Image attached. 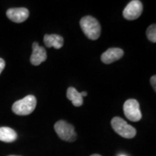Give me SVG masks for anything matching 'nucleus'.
Wrapping results in <instances>:
<instances>
[{"instance_id": "f257e3e1", "label": "nucleus", "mask_w": 156, "mask_h": 156, "mask_svg": "<svg viewBox=\"0 0 156 156\" xmlns=\"http://www.w3.org/2000/svg\"><path fill=\"white\" fill-rule=\"evenodd\" d=\"M80 25L84 34L90 40H97L101 34V26L98 21L90 15L83 17L80 21Z\"/></svg>"}, {"instance_id": "f03ea898", "label": "nucleus", "mask_w": 156, "mask_h": 156, "mask_svg": "<svg viewBox=\"0 0 156 156\" xmlns=\"http://www.w3.org/2000/svg\"><path fill=\"white\" fill-rule=\"evenodd\" d=\"M37 100L34 95H29L13 103L12 110L19 116H26L34 112L36 107Z\"/></svg>"}, {"instance_id": "7ed1b4c3", "label": "nucleus", "mask_w": 156, "mask_h": 156, "mask_svg": "<svg viewBox=\"0 0 156 156\" xmlns=\"http://www.w3.org/2000/svg\"><path fill=\"white\" fill-rule=\"evenodd\" d=\"M112 127L119 135L126 139H132L136 136V130L121 117L116 116L111 122Z\"/></svg>"}, {"instance_id": "20e7f679", "label": "nucleus", "mask_w": 156, "mask_h": 156, "mask_svg": "<svg viewBox=\"0 0 156 156\" xmlns=\"http://www.w3.org/2000/svg\"><path fill=\"white\" fill-rule=\"evenodd\" d=\"M54 129L60 139L67 142H74L77 140V134L73 124L64 120H59L54 124Z\"/></svg>"}, {"instance_id": "39448f33", "label": "nucleus", "mask_w": 156, "mask_h": 156, "mask_svg": "<svg viewBox=\"0 0 156 156\" xmlns=\"http://www.w3.org/2000/svg\"><path fill=\"white\" fill-rule=\"evenodd\" d=\"M123 110L125 116L132 122H139L142 119V115L140 104L135 99H129L126 101L123 106Z\"/></svg>"}, {"instance_id": "423d86ee", "label": "nucleus", "mask_w": 156, "mask_h": 156, "mask_svg": "<svg viewBox=\"0 0 156 156\" xmlns=\"http://www.w3.org/2000/svg\"><path fill=\"white\" fill-rule=\"evenodd\" d=\"M143 5L139 0H132L126 6L123 11V17L128 20L137 19L142 15Z\"/></svg>"}, {"instance_id": "0eeeda50", "label": "nucleus", "mask_w": 156, "mask_h": 156, "mask_svg": "<svg viewBox=\"0 0 156 156\" xmlns=\"http://www.w3.org/2000/svg\"><path fill=\"white\" fill-rule=\"evenodd\" d=\"M6 15L12 22L21 23L25 22L28 18L30 12L28 9L24 7H19V8H10L7 9Z\"/></svg>"}, {"instance_id": "6e6552de", "label": "nucleus", "mask_w": 156, "mask_h": 156, "mask_svg": "<svg viewBox=\"0 0 156 156\" xmlns=\"http://www.w3.org/2000/svg\"><path fill=\"white\" fill-rule=\"evenodd\" d=\"M33 53L30 56V63L34 66L40 65L47 58V53L44 47L39 46L38 43L34 42L32 46Z\"/></svg>"}, {"instance_id": "1a4fd4ad", "label": "nucleus", "mask_w": 156, "mask_h": 156, "mask_svg": "<svg viewBox=\"0 0 156 156\" xmlns=\"http://www.w3.org/2000/svg\"><path fill=\"white\" fill-rule=\"evenodd\" d=\"M124 56V51L119 48H110L102 54L101 59L103 63L106 64H112L118 61Z\"/></svg>"}, {"instance_id": "9d476101", "label": "nucleus", "mask_w": 156, "mask_h": 156, "mask_svg": "<svg viewBox=\"0 0 156 156\" xmlns=\"http://www.w3.org/2000/svg\"><path fill=\"white\" fill-rule=\"evenodd\" d=\"M44 42L46 47L59 49L64 45V38L57 34H46L44 37Z\"/></svg>"}, {"instance_id": "9b49d317", "label": "nucleus", "mask_w": 156, "mask_h": 156, "mask_svg": "<svg viewBox=\"0 0 156 156\" xmlns=\"http://www.w3.org/2000/svg\"><path fill=\"white\" fill-rule=\"evenodd\" d=\"M17 138L16 132L7 126L0 127V141L4 142H12Z\"/></svg>"}, {"instance_id": "f8f14e48", "label": "nucleus", "mask_w": 156, "mask_h": 156, "mask_svg": "<svg viewBox=\"0 0 156 156\" xmlns=\"http://www.w3.org/2000/svg\"><path fill=\"white\" fill-rule=\"evenodd\" d=\"M67 97L74 106L76 107L81 106L83 103V98L75 87H69L67 91Z\"/></svg>"}, {"instance_id": "ddd939ff", "label": "nucleus", "mask_w": 156, "mask_h": 156, "mask_svg": "<svg viewBox=\"0 0 156 156\" xmlns=\"http://www.w3.org/2000/svg\"><path fill=\"white\" fill-rule=\"evenodd\" d=\"M146 35L150 41L156 42V25L153 24L149 26L146 30Z\"/></svg>"}, {"instance_id": "4468645a", "label": "nucleus", "mask_w": 156, "mask_h": 156, "mask_svg": "<svg viewBox=\"0 0 156 156\" xmlns=\"http://www.w3.org/2000/svg\"><path fill=\"white\" fill-rule=\"evenodd\" d=\"M151 83L152 86H153V87L154 90H155V92L156 91V76L155 75H153L151 77Z\"/></svg>"}, {"instance_id": "2eb2a0df", "label": "nucleus", "mask_w": 156, "mask_h": 156, "mask_svg": "<svg viewBox=\"0 0 156 156\" xmlns=\"http://www.w3.org/2000/svg\"><path fill=\"white\" fill-rule=\"evenodd\" d=\"M5 67V62L3 58H0V75H1L2 72L3 71Z\"/></svg>"}, {"instance_id": "dca6fc26", "label": "nucleus", "mask_w": 156, "mask_h": 156, "mask_svg": "<svg viewBox=\"0 0 156 156\" xmlns=\"http://www.w3.org/2000/svg\"><path fill=\"white\" fill-rule=\"evenodd\" d=\"M80 95H82V97H85V96H87V92H85V91H83V92H81L80 93Z\"/></svg>"}, {"instance_id": "f3484780", "label": "nucleus", "mask_w": 156, "mask_h": 156, "mask_svg": "<svg viewBox=\"0 0 156 156\" xmlns=\"http://www.w3.org/2000/svg\"><path fill=\"white\" fill-rule=\"evenodd\" d=\"M90 156H101V155H98V154H93V155H91Z\"/></svg>"}, {"instance_id": "a211bd4d", "label": "nucleus", "mask_w": 156, "mask_h": 156, "mask_svg": "<svg viewBox=\"0 0 156 156\" xmlns=\"http://www.w3.org/2000/svg\"><path fill=\"white\" fill-rule=\"evenodd\" d=\"M8 156H20V155H8Z\"/></svg>"}, {"instance_id": "6ab92c4d", "label": "nucleus", "mask_w": 156, "mask_h": 156, "mask_svg": "<svg viewBox=\"0 0 156 156\" xmlns=\"http://www.w3.org/2000/svg\"><path fill=\"white\" fill-rule=\"evenodd\" d=\"M120 156H125V155H121Z\"/></svg>"}]
</instances>
